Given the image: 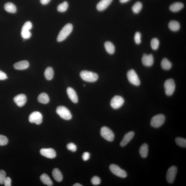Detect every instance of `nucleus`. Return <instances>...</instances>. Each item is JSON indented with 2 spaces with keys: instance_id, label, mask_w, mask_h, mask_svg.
<instances>
[{
  "instance_id": "nucleus-1",
  "label": "nucleus",
  "mask_w": 186,
  "mask_h": 186,
  "mask_svg": "<svg viewBox=\"0 0 186 186\" xmlns=\"http://www.w3.org/2000/svg\"><path fill=\"white\" fill-rule=\"evenodd\" d=\"M73 30V26L71 24H66L63 27L59 32L57 38L58 42H62L68 37L71 33Z\"/></svg>"
},
{
  "instance_id": "nucleus-2",
  "label": "nucleus",
  "mask_w": 186,
  "mask_h": 186,
  "mask_svg": "<svg viewBox=\"0 0 186 186\" xmlns=\"http://www.w3.org/2000/svg\"><path fill=\"white\" fill-rule=\"evenodd\" d=\"M81 78L85 81L93 82L97 81L98 79V76L96 73L90 71H84L80 73Z\"/></svg>"
},
{
  "instance_id": "nucleus-3",
  "label": "nucleus",
  "mask_w": 186,
  "mask_h": 186,
  "mask_svg": "<svg viewBox=\"0 0 186 186\" xmlns=\"http://www.w3.org/2000/svg\"><path fill=\"white\" fill-rule=\"evenodd\" d=\"M56 112L63 119L68 120L72 118V116L71 112L64 106H58L56 109Z\"/></svg>"
},
{
  "instance_id": "nucleus-4",
  "label": "nucleus",
  "mask_w": 186,
  "mask_h": 186,
  "mask_svg": "<svg viewBox=\"0 0 186 186\" xmlns=\"http://www.w3.org/2000/svg\"><path fill=\"white\" fill-rule=\"evenodd\" d=\"M166 118L165 116L162 114H159L154 116L151 119V125L155 128L160 127L164 123Z\"/></svg>"
},
{
  "instance_id": "nucleus-5",
  "label": "nucleus",
  "mask_w": 186,
  "mask_h": 186,
  "mask_svg": "<svg viewBox=\"0 0 186 186\" xmlns=\"http://www.w3.org/2000/svg\"><path fill=\"white\" fill-rule=\"evenodd\" d=\"M100 134L103 138L109 141H114L115 135L112 131L106 127H102L100 131Z\"/></svg>"
},
{
  "instance_id": "nucleus-6",
  "label": "nucleus",
  "mask_w": 186,
  "mask_h": 186,
  "mask_svg": "<svg viewBox=\"0 0 186 186\" xmlns=\"http://www.w3.org/2000/svg\"><path fill=\"white\" fill-rule=\"evenodd\" d=\"M165 91L167 95H172L175 90V85L173 79H170L167 80L164 84Z\"/></svg>"
},
{
  "instance_id": "nucleus-7",
  "label": "nucleus",
  "mask_w": 186,
  "mask_h": 186,
  "mask_svg": "<svg viewBox=\"0 0 186 186\" xmlns=\"http://www.w3.org/2000/svg\"><path fill=\"white\" fill-rule=\"evenodd\" d=\"M32 24L29 21L24 24L21 32V36L24 39H28L31 37L32 33L30 30L32 29Z\"/></svg>"
},
{
  "instance_id": "nucleus-8",
  "label": "nucleus",
  "mask_w": 186,
  "mask_h": 186,
  "mask_svg": "<svg viewBox=\"0 0 186 186\" xmlns=\"http://www.w3.org/2000/svg\"><path fill=\"white\" fill-rule=\"evenodd\" d=\"M110 170L115 175L122 178H125L127 173L125 171L122 169L117 165L112 164L109 167Z\"/></svg>"
},
{
  "instance_id": "nucleus-9",
  "label": "nucleus",
  "mask_w": 186,
  "mask_h": 186,
  "mask_svg": "<svg viewBox=\"0 0 186 186\" xmlns=\"http://www.w3.org/2000/svg\"><path fill=\"white\" fill-rule=\"evenodd\" d=\"M127 78L130 83L136 86L140 84V81L136 71L133 69L130 70L127 72Z\"/></svg>"
},
{
  "instance_id": "nucleus-10",
  "label": "nucleus",
  "mask_w": 186,
  "mask_h": 186,
  "mask_svg": "<svg viewBox=\"0 0 186 186\" xmlns=\"http://www.w3.org/2000/svg\"><path fill=\"white\" fill-rule=\"evenodd\" d=\"M177 168L175 166H172L170 167L167 173L166 178L168 183L172 184L174 182L176 177Z\"/></svg>"
},
{
  "instance_id": "nucleus-11",
  "label": "nucleus",
  "mask_w": 186,
  "mask_h": 186,
  "mask_svg": "<svg viewBox=\"0 0 186 186\" xmlns=\"http://www.w3.org/2000/svg\"><path fill=\"white\" fill-rule=\"evenodd\" d=\"M42 115L40 112L38 111L33 112L30 114L29 117V120L30 123H35L39 125L42 122Z\"/></svg>"
},
{
  "instance_id": "nucleus-12",
  "label": "nucleus",
  "mask_w": 186,
  "mask_h": 186,
  "mask_svg": "<svg viewBox=\"0 0 186 186\" xmlns=\"http://www.w3.org/2000/svg\"><path fill=\"white\" fill-rule=\"evenodd\" d=\"M124 103V100L123 97L119 96H115L111 100L110 105L113 108L117 109L121 107Z\"/></svg>"
},
{
  "instance_id": "nucleus-13",
  "label": "nucleus",
  "mask_w": 186,
  "mask_h": 186,
  "mask_svg": "<svg viewBox=\"0 0 186 186\" xmlns=\"http://www.w3.org/2000/svg\"><path fill=\"white\" fill-rule=\"evenodd\" d=\"M40 152L42 156L48 158H54L56 156L55 151L52 148H42Z\"/></svg>"
},
{
  "instance_id": "nucleus-14",
  "label": "nucleus",
  "mask_w": 186,
  "mask_h": 186,
  "mask_svg": "<svg viewBox=\"0 0 186 186\" xmlns=\"http://www.w3.org/2000/svg\"><path fill=\"white\" fill-rule=\"evenodd\" d=\"M14 100L16 105L19 107H22L26 104L27 97L25 94H21L15 96Z\"/></svg>"
},
{
  "instance_id": "nucleus-15",
  "label": "nucleus",
  "mask_w": 186,
  "mask_h": 186,
  "mask_svg": "<svg viewBox=\"0 0 186 186\" xmlns=\"http://www.w3.org/2000/svg\"><path fill=\"white\" fill-rule=\"evenodd\" d=\"M142 62L143 64L145 66H151L154 63V58L153 55L152 54H143L142 58Z\"/></svg>"
},
{
  "instance_id": "nucleus-16",
  "label": "nucleus",
  "mask_w": 186,
  "mask_h": 186,
  "mask_svg": "<svg viewBox=\"0 0 186 186\" xmlns=\"http://www.w3.org/2000/svg\"><path fill=\"white\" fill-rule=\"evenodd\" d=\"M113 0H101L97 5V9L100 11H104L110 5Z\"/></svg>"
},
{
  "instance_id": "nucleus-17",
  "label": "nucleus",
  "mask_w": 186,
  "mask_h": 186,
  "mask_svg": "<svg viewBox=\"0 0 186 186\" xmlns=\"http://www.w3.org/2000/svg\"><path fill=\"white\" fill-rule=\"evenodd\" d=\"M134 135L135 133L133 132H130L126 133L120 143L121 146L122 147L125 146L133 139Z\"/></svg>"
},
{
  "instance_id": "nucleus-18",
  "label": "nucleus",
  "mask_w": 186,
  "mask_h": 186,
  "mask_svg": "<svg viewBox=\"0 0 186 186\" xmlns=\"http://www.w3.org/2000/svg\"><path fill=\"white\" fill-rule=\"evenodd\" d=\"M67 93L70 99L74 103L78 102V97L75 90L71 87H68L67 89Z\"/></svg>"
},
{
  "instance_id": "nucleus-19",
  "label": "nucleus",
  "mask_w": 186,
  "mask_h": 186,
  "mask_svg": "<svg viewBox=\"0 0 186 186\" xmlns=\"http://www.w3.org/2000/svg\"><path fill=\"white\" fill-rule=\"evenodd\" d=\"M29 64L28 61L23 60L20 61L14 65L15 69L18 70H23L27 69L29 67Z\"/></svg>"
},
{
  "instance_id": "nucleus-20",
  "label": "nucleus",
  "mask_w": 186,
  "mask_h": 186,
  "mask_svg": "<svg viewBox=\"0 0 186 186\" xmlns=\"http://www.w3.org/2000/svg\"><path fill=\"white\" fill-rule=\"evenodd\" d=\"M184 6V4L182 2H176L170 6L169 9L172 12H177L181 10Z\"/></svg>"
},
{
  "instance_id": "nucleus-21",
  "label": "nucleus",
  "mask_w": 186,
  "mask_h": 186,
  "mask_svg": "<svg viewBox=\"0 0 186 186\" xmlns=\"http://www.w3.org/2000/svg\"><path fill=\"white\" fill-rule=\"evenodd\" d=\"M149 151L148 146L147 143H144L140 147L139 153L143 158H147Z\"/></svg>"
},
{
  "instance_id": "nucleus-22",
  "label": "nucleus",
  "mask_w": 186,
  "mask_h": 186,
  "mask_svg": "<svg viewBox=\"0 0 186 186\" xmlns=\"http://www.w3.org/2000/svg\"><path fill=\"white\" fill-rule=\"evenodd\" d=\"M52 175L54 178L57 182H60L63 180V176L62 173L58 169H54L52 171Z\"/></svg>"
},
{
  "instance_id": "nucleus-23",
  "label": "nucleus",
  "mask_w": 186,
  "mask_h": 186,
  "mask_svg": "<svg viewBox=\"0 0 186 186\" xmlns=\"http://www.w3.org/2000/svg\"><path fill=\"white\" fill-rule=\"evenodd\" d=\"M105 47L107 52L111 54H114L115 51V45L110 41H106L104 44Z\"/></svg>"
},
{
  "instance_id": "nucleus-24",
  "label": "nucleus",
  "mask_w": 186,
  "mask_h": 186,
  "mask_svg": "<svg viewBox=\"0 0 186 186\" xmlns=\"http://www.w3.org/2000/svg\"><path fill=\"white\" fill-rule=\"evenodd\" d=\"M41 181L45 185L48 186H51L53 185V183L51 180L50 177L46 174L44 173L40 177Z\"/></svg>"
},
{
  "instance_id": "nucleus-25",
  "label": "nucleus",
  "mask_w": 186,
  "mask_h": 186,
  "mask_svg": "<svg viewBox=\"0 0 186 186\" xmlns=\"http://www.w3.org/2000/svg\"><path fill=\"white\" fill-rule=\"evenodd\" d=\"M169 28L173 32L178 31L180 29V23L175 20L171 21L168 24Z\"/></svg>"
},
{
  "instance_id": "nucleus-26",
  "label": "nucleus",
  "mask_w": 186,
  "mask_h": 186,
  "mask_svg": "<svg viewBox=\"0 0 186 186\" xmlns=\"http://www.w3.org/2000/svg\"><path fill=\"white\" fill-rule=\"evenodd\" d=\"M4 8L6 11L11 13H15L17 11L16 6L11 2H7L5 4Z\"/></svg>"
},
{
  "instance_id": "nucleus-27",
  "label": "nucleus",
  "mask_w": 186,
  "mask_h": 186,
  "mask_svg": "<svg viewBox=\"0 0 186 186\" xmlns=\"http://www.w3.org/2000/svg\"><path fill=\"white\" fill-rule=\"evenodd\" d=\"M38 100L39 102L45 104L49 102L50 98L47 93H42L39 95Z\"/></svg>"
},
{
  "instance_id": "nucleus-28",
  "label": "nucleus",
  "mask_w": 186,
  "mask_h": 186,
  "mask_svg": "<svg viewBox=\"0 0 186 186\" xmlns=\"http://www.w3.org/2000/svg\"><path fill=\"white\" fill-rule=\"evenodd\" d=\"M44 75L47 80H50L52 79L54 76V70L51 67H48L45 70Z\"/></svg>"
},
{
  "instance_id": "nucleus-29",
  "label": "nucleus",
  "mask_w": 186,
  "mask_h": 186,
  "mask_svg": "<svg viewBox=\"0 0 186 186\" xmlns=\"http://www.w3.org/2000/svg\"><path fill=\"white\" fill-rule=\"evenodd\" d=\"M172 63L166 58H164L161 62V66L165 70H169L171 68Z\"/></svg>"
},
{
  "instance_id": "nucleus-30",
  "label": "nucleus",
  "mask_w": 186,
  "mask_h": 186,
  "mask_svg": "<svg viewBox=\"0 0 186 186\" xmlns=\"http://www.w3.org/2000/svg\"><path fill=\"white\" fill-rule=\"evenodd\" d=\"M142 8V3L138 2L136 3L132 7V11L134 13L138 14L141 11Z\"/></svg>"
},
{
  "instance_id": "nucleus-31",
  "label": "nucleus",
  "mask_w": 186,
  "mask_h": 186,
  "mask_svg": "<svg viewBox=\"0 0 186 186\" xmlns=\"http://www.w3.org/2000/svg\"><path fill=\"white\" fill-rule=\"evenodd\" d=\"M68 4L67 2L65 1L62 3L59 4L57 7V10L61 13L65 12L68 7Z\"/></svg>"
},
{
  "instance_id": "nucleus-32",
  "label": "nucleus",
  "mask_w": 186,
  "mask_h": 186,
  "mask_svg": "<svg viewBox=\"0 0 186 186\" xmlns=\"http://www.w3.org/2000/svg\"><path fill=\"white\" fill-rule=\"evenodd\" d=\"M176 144L181 147H186V140L185 139L178 137L175 140Z\"/></svg>"
},
{
  "instance_id": "nucleus-33",
  "label": "nucleus",
  "mask_w": 186,
  "mask_h": 186,
  "mask_svg": "<svg viewBox=\"0 0 186 186\" xmlns=\"http://www.w3.org/2000/svg\"><path fill=\"white\" fill-rule=\"evenodd\" d=\"M151 45L152 50H157L159 45V41L156 38H154L151 40Z\"/></svg>"
},
{
  "instance_id": "nucleus-34",
  "label": "nucleus",
  "mask_w": 186,
  "mask_h": 186,
  "mask_svg": "<svg viewBox=\"0 0 186 186\" xmlns=\"http://www.w3.org/2000/svg\"><path fill=\"white\" fill-rule=\"evenodd\" d=\"M141 33L139 32H136L134 37V40L136 44H140L141 43Z\"/></svg>"
},
{
  "instance_id": "nucleus-35",
  "label": "nucleus",
  "mask_w": 186,
  "mask_h": 186,
  "mask_svg": "<svg viewBox=\"0 0 186 186\" xmlns=\"http://www.w3.org/2000/svg\"><path fill=\"white\" fill-rule=\"evenodd\" d=\"M8 142V140L6 136L0 135V146H4L6 145Z\"/></svg>"
},
{
  "instance_id": "nucleus-36",
  "label": "nucleus",
  "mask_w": 186,
  "mask_h": 186,
  "mask_svg": "<svg viewBox=\"0 0 186 186\" xmlns=\"http://www.w3.org/2000/svg\"><path fill=\"white\" fill-rule=\"evenodd\" d=\"M6 178V173L3 170H0V184H4L5 180Z\"/></svg>"
},
{
  "instance_id": "nucleus-37",
  "label": "nucleus",
  "mask_w": 186,
  "mask_h": 186,
  "mask_svg": "<svg viewBox=\"0 0 186 186\" xmlns=\"http://www.w3.org/2000/svg\"><path fill=\"white\" fill-rule=\"evenodd\" d=\"M67 148L68 150L71 151L72 152H75L77 150V146L74 143H69L67 145Z\"/></svg>"
},
{
  "instance_id": "nucleus-38",
  "label": "nucleus",
  "mask_w": 186,
  "mask_h": 186,
  "mask_svg": "<svg viewBox=\"0 0 186 186\" xmlns=\"http://www.w3.org/2000/svg\"><path fill=\"white\" fill-rule=\"evenodd\" d=\"M91 182L94 185H98L100 184L101 180L99 177L94 176L91 179Z\"/></svg>"
},
{
  "instance_id": "nucleus-39",
  "label": "nucleus",
  "mask_w": 186,
  "mask_h": 186,
  "mask_svg": "<svg viewBox=\"0 0 186 186\" xmlns=\"http://www.w3.org/2000/svg\"><path fill=\"white\" fill-rule=\"evenodd\" d=\"M90 157V154L88 152H85L82 155V159L84 161H86L89 159Z\"/></svg>"
},
{
  "instance_id": "nucleus-40",
  "label": "nucleus",
  "mask_w": 186,
  "mask_h": 186,
  "mask_svg": "<svg viewBox=\"0 0 186 186\" xmlns=\"http://www.w3.org/2000/svg\"><path fill=\"white\" fill-rule=\"evenodd\" d=\"M11 180L10 178L9 177H6L4 182V184L5 186H11Z\"/></svg>"
},
{
  "instance_id": "nucleus-41",
  "label": "nucleus",
  "mask_w": 186,
  "mask_h": 186,
  "mask_svg": "<svg viewBox=\"0 0 186 186\" xmlns=\"http://www.w3.org/2000/svg\"><path fill=\"white\" fill-rule=\"evenodd\" d=\"M7 78V76L5 73L0 71V80H4Z\"/></svg>"
},
{
  "instance_id": "nucleus-42",
  "label": "nucleus",
  "mask_w": 186,
  "mask_h": 186,
  "mask_svg": "<svg viewBox=\"0 0 186 186\" xmlns=\"http://www.w3.org/2000/svg\"><path fill=\"white\" fill-rule=\"evenodd\" d=\"M51 0H41V3L43 5H47L49 3Z\"/></svg>"
},
{
  "instance_id": "nucleus-43",
  "label": "nucleus",
  "mask_w": 186,
  "mask_h": 186,
  "mask_svg": "<svg viewBox=\"0 0 186 186\" xmlns=\"http://www.w3.org/2000/svg\"><path fill=\"white\" fill-rule=\"evenodd\" d=\"M130 0H119V2L121 3H124L130 1Z\"/></svg>"
},
{
  "instance_id": "nucleus-44",
  "label": "nucleus",
  "mask_w": 186,
  "mask_h": 186,
  "mask_svg": "<svg viewBox=\"0 0 186 186\" xmlns=\"http://www.w3.org/2000/svg\"><path fill=\"white\" fill-rule=\"evenodd\" d=\"M73 186H82V185H81L80 184H79V183H76L73 185Z\"/></svg>"
}]
</instances>
